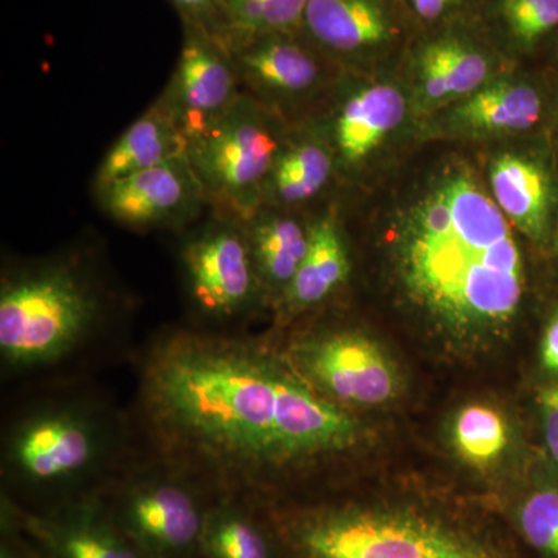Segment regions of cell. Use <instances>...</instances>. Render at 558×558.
<instances>
[{"label": "cell", "mask_w": 558, "mask_h": 558, "mask_svg": "<svg viewBox=\"0 0 558 558\" xmlns=\"http://www.w3.org/2000/svg\"><path fill=\"white\" fill-rule=\"evenodd\" d=\"M138 414L157 464L241 497L363 439L359 418L307 384L286 352L205 330L154 340L140 365Z\"/></svg>", "instance_id": "1"}, {"label": "cell", "mask_w": 558, "mask_h": 558, "mask_svg": "<svg viewBox=\"0 0 558 558\" xmlns=\"http://www.w3.org/2000/svg\"><path fill=\"white\" fill-rule=\"evenodd\" d=\"M512 223L464 171L436 180L389 236L402 295L459 348L502 339L523 303V255Z\"/></svg>", "instance_id": "2"}, {"label": "cell", "mask_w": 558, "mask_h": 558, "mask_svg": "<svg viewBox=\"0 0 558 558\" xmlns=\"http://www.w3.org/2000/svg\"><path fill=\"white\" fill-rule=\"evenodd\" d=\"M105 314L100 290L72 260L33 264L3 275L0 354L11 369H35L72 357Z\"/></svg>", "instance_id": "3"}, {"label": "cell", "mask_w": 558, "mask_h": 558, "mask_svg": "<svg viewBox=\"0 0 558 558\" xmlns=\"http://www.w3.org/2000/svg\"><path fill=\"white\" fill-rule=\"evenodd\" d=\"M303 558H510L494 537L422 510L348 506L295 524Z\"/></svg>", "instance_id": "4"}, {"label": "cell", "mask_w": 558, "mask_h": 558, "mask_svg": "<svg viewBox=\"0 0 558 558\" xmlns=\"http://www.w3.org/2000/svg\"><path fill=\"white\" fill-rule=\"evenodd\" d=\"M284 143L278 112L244 94L222 120L189 142L186 156L208 204L245 220L263 207Z\"/></svg>", "instance_id": "5"}, {"label": "cell", "mask_w": 558, "mask_h": 558, "mask_svg": "<svg viewBox=\"0 0 558 558\" xmlns=\"http://www.w3.org/2000/svg\"><path fill=\"white\" fill-rule=\"evenodd\" d=\"M112 440L108 417L94 407H44L22 418L11 432L7 468L31 486H61L98 472Z\"/></svg>", "instance_id": "6"}, {"label": "cell", "mask_w": 558, "mask_h": 558, "mask_svg": "<svg viewBox=\"0 0 558 558\" xmlns=\"http://www.w3.org/2000/svg\"><path fill=\"white\" fill-rule=\"evenodd\" d=\"M182 270L194 310L218 325L247 317L264 300L244 220L219 211L191 233L182 247Z\"/></svg>", "instance_id": "7"}, {"label": "cell", "mask_w": 558, "mask_h": 558, "mask_svg": "<svg viewBox=\"0 0 558 558\" xmlns=\"http://www.w3.org/2000/svg\"><path fill=\"white\" fill-rule=\"evenodd\" d=\"M286 355L319 395L347 410L387 405L402 389L387 349L359 330L310 333L290 344Z\"/></svg>", "instance_id": "8"}, {"label": "cell", "mask_w": 558, "mask_h": 558, "mask_svg": "<svg viewBox=\"0 0 558 558\" xmlns=\"http://www.w3.org/2000/svg\"><path fill=\"white\" fill-rule=\"evenodd\" d=\"M178 64L157 102L186 142L222 120L244 95L226 44L199 25L182 24Z\"/></svg>", "instance_id": "9"}, {"label": "cell", "mask_w": 558, "mask_h": 558, "mask_svg": "<svg viewBox=\"0 0 558 558\" xmlns=\"http://www.w3.org/2000/svg\"><path fill=\"white\" fill-rule=\"evenodd\" d=\"M193 484L157 464L135 480L121 501V523L132 543L154 558H174L202 543L205 519Z\"/></svg>", "instance_id": "10"}, {"label": "cell", "mask_w": 558, "mask_h": 558, "mask_svg": "<svg viewBox=\"0 0 558 558\" xmlns=\"http://www.w3.org/2000/svg\"><path fill=\"white\" fill-rule=\"evenodd\" d=\"M418 32L410 64L425 105L464 100L497 78L501 54L469 16Z\"/></svg>", "instance_id": "11"}, {"label": "cell", "mask_w": 558, "mask_h": 558, "mask_svg": "<svg viewBox=\"0 0 558 558\" xmlns=\"http://www.w3.org/2000/svg\"><path fill=\"white\" fill-rule=\"evenodd\" d=\"M416 24L402 0H310L301 33L330 61H369L398 49Z\"/></svg>", "instance_id": "12"}, {"label": "cell", "mask_w": 558, "mask_h": 558, "mask_svg": "<svg viewBox=\"0 0 558 558\" xmlns=\"http://www.w3.org/2000/svg\"><path fill=\"white\" fill-rule=\"evenodd\" d=\"M95 194L110 219L134 230L185 226L208 204L186 154L117 180Z\"/></svg>", "instance_id": "13"}, {"label": "cell", "mask_w": 558, "mask_h": 558, "mask_svg": "<svg viewBox=\"0 0 558 558\" xmlns=\"http://www.w3.org/2000/svg\"><path fill=\"white\" fill-rule=\"evenodd\" d=\"M244 94L277 112L281 102L310 97L326 78V61L299 32L274 33L226 44Z\"/></svg>", "instance_id": "14"}, {"label": "cell", "mask_w": 558, "mask_h": 558, "mask_svg": "<svg viewBox=\"0 0 558 558\" xmlns=\"http://www.w3.org/2000/svg\"><path fill=\"white\" fill-rule=\"evenodd\" d=\"M407 100L392 84H374L355 92L341 106L332 131L337 159L355 167L368 159L402 123Z\"/></svg>", "instance_id": "15"}, {"label": "cell", "mask_w": 558, "mask_h": 558, "mask_svg": "<svg viewBox=\"0 0 558 558\" xmlns=\"http://www.w3.org/2000/svg\"><path fill=\"white\" fill-rule=\"evenodd\" d=\"M189 142L159 102L154 101L106 153L94 179L95 193L137 172L186 154Z\"/></svg>", "instance_id": "16"}, {"label": "cell", "mask_w": 558, "mask_h": 558, "mask_svg": "<svg viewBox=\"0 0 558 558\" xmlns=\"http://www.w3.org/2000/svg\"><path fill=\"white\" fill-rule=\"evenodd\" d=\"M545 98L526 80L497 78L458 101L450 123L473 134H517L537 126Z\"/></svg>", "instance_id": "17"}, {"label": "cell", "mask_w": 558, "mask_h": 558, "mask_svg": "<svg viewBox=\"0 0 558 558\" xmlns=\"http://www.w3.org/2000/svg\"><path fill=\"white\" fill-rule=\"evenodd\" d=\"M244 226L266 299L279 301L306 256L311 226L270 207L256 209Z\"/></svg>", "instance_id": "18"}, {"label": "cell", "mask_w": 558, "mask_h": 558, "mask_svg": "<svg viewBox=\"0 0 558 558\" xmlns=\"http://www.w3.org/2000/svg\"><path fill=\"white\" fill-rule=\"evenodd\" d=\"M469 17L501 57H531L558 36V0H476Z\"/></svg>", "instance_id": "19"}, {"label": "cell", "mask_w": 558, "mask_h": 558, "mask_svg": "<svg viewBox=\"0 0 558 558\" xmlns=\"http://www.w3.org/2000/svg\"><path fill=\"white\" fill-rule=\"evenodd\" d=\"M351 274L347 244L332 215L311 223L310 247L279 303L290 314L317 307L339 292Z\"/></svg>", "instance_id": "20"}, {"label": "cell", "mask_w": 558, "mask_h": 558, "mask_svg": "<svg viewBox=\"0 0 558 558\" xmlns=\"http://www.w3.org/2000/svg\"><path fill=\"white\" fill-rule=\"evenodd\" d=\"M490 190L506 218L532 240L548 230L550 189L545 171L517 154H501L492 163Z\"/></svg>", "instance_id": "21"}, {"label": "cell", "mask_w": 558, "mask_h": 558, "mask_svg": "<svg viewBox=\"0 0 558 558\" xmlns=\"http://www.w3.org/2000/svg\"><path fill=\"white\" fill-rule=\"evenodd\" d=\"M336 150L317 137L286 140L264 190L263 207L299 205L314 199L328 185Z\"/></svg>", "instance_id": "22"}, {"label": "cell", "mask_w": 558, "mask_h": 558, "mask_svg": "<svg viewBox=\"0 0 558 558\" xmlns=\"http://www.w3.org/2000/svg\"><path fill=\"white\" fill-rule=\"evenodd\" d=\"M450 442L454 454L469 468H492L510 446L508 417L492 403H465L451 418Z\"/></svg>", "instance_id": "23"}, {"label": "cell", "mask_w": 558, "mask_h": 558, "mask_svg": "<svg viewBox=\"0 0 558 558\" xmlns=\"http://www.w3.org/2000/svg\"><path fill=\"white\" fill-rule=\"evenodd\" d=\"M33 529L58 558H140L131 543L92 513L33 521Z\"/></svg>", "instance_id": "24"}, {"label": "cell", "mask_w": 558, "mask_h": 558, "mask_svg": "<svg viewBox=\"0 0 558 558\" xmlns=\"http://www.w3.org/2000/svg\"><path fill=\"white\" fill-rule=\"evenodd\" d=\"M310 0H222L216 36L223 44L301 31Z\"/></svg>", "instance_id": "25"}, {"label": "cell", "mask_w": 558, "mask_h": 558, "mask_svg": "<svg viewBox=\"0 0 558 558\" xmlns=\"http://www.w3.org/2000/svg\"><path fill=\"white\" fill-rule=\"evenodd\" d=\"M202 545L211 558H271L269 542L240 510L219 508L205 519Z\"/></svg>", "instance_id": "26"}, {"label": "cell", "mask_w": 558, "mask_h": 558, "mask_svg": "<svg viewBox=\"0 0 558 558\" xmlns=\"http://www.w3.org/2000/svg\"><path fill=\"white\" fill-rule=\"evenodd\" d=\"M517 524L527 545L546 558H558V488L529 494L517 510Z\"/></svg>", "instance_id": "27"}, {"label": "cell", "mask_w": 558, "mask_h": 558, "mask_svg": "<svg viewBox=\"0 0 558 558\" xmlns=\"http://www.w3.org/2000/svg\"><path fill=\"white\" fill-rule=\"evenodd\" d=\"M476 0H402L417 31L469 16Z\"/></svg>", "instance_id": "28"}, {"label": "cell", "mask_w": 558, "mask_h": 558, "mask_svg": "<svg viewBox=\"0 0 558 558\" xmlns=\"http://www.w3.org/2000/svg\"><path fill=\"white\" fill-rule=\"evenodd\" d=\"M182 24L199 25L213 35L218 32L222 0H170Z\"/></svg>", "instance_id": "29"}, {"label": "cell", "mask_w": 558, "mask_h": 558, "mask_svg": "<svg viewBox=\"0 0 558 558\" xmlns=\"http://www.w3.org/2000/svg\"><path fill=\"white\" fill-rule=\"evenodd\" d=\"M537 403L545 429L546 447L550 458L558 464V385L542 389Z\"/></svg>", "instance_id": "30"}, {"label": "cell", "mask_w": 558, "mask_h": 558, "mask_svg": "<svg viewBox=\"0 0 558 558\" xmlns=\"http://www.w3.org/2000/svg\"><path fill=\"white\" fill-rule=\"evenodd\" d=\"M539 362L546 373L558 376V311L549 319L539 347Z\"/></svg>", "instance_id": "31"}, {"label": "cell", "mask_w": 558, "mask_h": 558, "mask_svg": "<svg viewBox=\"0 0 558 558\" xmlns=\"http://www.w3.org/2000/svg\"><path fill=\"white\" fill-rule=\"evenodd\" d=\"M554 49H556V54H557V58H558V36L556 38V40H554Z\"/></svg>", "instance_id": "32"}]
</instances>
